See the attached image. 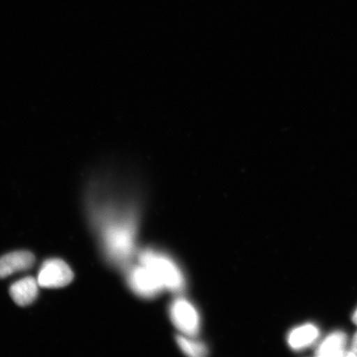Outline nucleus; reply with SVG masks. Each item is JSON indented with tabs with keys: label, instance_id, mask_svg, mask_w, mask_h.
Returning <instances> with one entry per match:
<instances>
[{
	"label": "nucleus",
	"instance_id": "6e6552de",
	"mask_svg": "<svg viewBox=\"0 0 357 357\" xmlns=\"http://www.w3.org/2000/svg\"><path fill=\"white\" fill-rule=\"evenodd\" d=\"M347 337L345 333H334L325 339L317 351L318 356H345Z\"/></svg>",
	"mask_w": 357,
	"mask_h": 357
},
{
	"label": "nucleus",
	"instance_id": "f03ea898",
	"mask_svg": "<svg viewBox=\"0 0 357 357\" xmlns=\"http://www.w3.org/2000/svg\"><path fill=\"white\" fill-rule=\"evenodd\" d=\"M169 316L178 331L186 336L197 335L200 327V317L197 309L185 298H178L169 307Z\"/></svg>",
	"mask_w": 357,
	"mask_h": 357
},
{
	"label": "nucleus",
	"instance_id": "39448f33",
	"mask_svg": "<svg viewBox=\"0 0 357 357\" xmlns=\"http://www.w3.org/2000/svg\"><path fill=\"white\" fill-rule=\"evenodd\" d=\"M128 280L133 291L142 297H155L165 289L153 272L142 264L133 268Z\"/></svg>",
	"mask_w": 357,
	"mask_h": 357
},
{
	"label": "nucleus",
	"instance_id": "9b49d317",
	"mask_svg": "<svg viewBox=\"0 0 357 357\" xmlns=\"http://www.w3.org/2000/svg\"><path fill=\"white\" fill-rule=\"evenodd\" d=\"M345 356L357 357V331L352 339L351 347L350 351H347Z\"/></svg>",
	"mask_w": 357,
	"mask_h": 357
},
{
	"label": "nucleus",
	"instance_id": "7ed1b4c3",
	"mask_svg": "<svg viewBox=\"0 0 357 357\" xmlns=\"http://www.w3.org/2000/svg\"><path fill=\"white\" fill-rule=\"evenodd\" d=\"M134 231L131 220L111 227L106 235V243L114 256L122 260L131 257L134 248Z\"/></svg>",
	"mask_w": 357,
	"mask_h": 357
},
{
	"label": "nucleus",
	"instance_id": "0eeeda50",
	"mask_svg": "<svg viewBox=\"0 0 357 357\" xmlns=\"http://www.w3.org/2000/svg\"><path fill=\"white\" fill-rule=\"evenodd\" d=\"M38 280L33 278L17 281L10 289L13 301L20 306L31 305L38 296Z\"/></svg>",
	"mask_w": 357,
	"mask_h": 357
},
{
	"label": "nucleus",
	"instance_id": "f8f14e48",
	"mask_svg": "<svg viewBox=\"0 0 357 357\" xmlns=\"http://www.w3.org/2000/svg\"><path fill=\"white\" fill-rule=\"evenodd\" d=\"M352 321L357 325V310L355 311L354 316H352Z\"/></svg>",
	"mask_w": 357,
	"mask_h": 357
},
{
	"label": "nucleus",
	"instance_id": "423d86ee",
	"mask_svg": "<svg viewBox=\"0 0 357 357\" xmlns=\"http://www.w3.org/2000/svg\"><path fill=\"white\" fill-rule=\"evenodd\" d=\"M35 257L26 251L13 252L0 257V278H6L15 273L29 269L34 264Z\"/></svg>",
	"mask_w": 357,
	"mask_h": 357
},
{
	"label": "nucleus",
	"instance_id": "9d476101",
	"mask_svg": "<svg viewBox=\"0 0 357 357\" xmlns=\"http://www.w3.org/2000/svg\"><path fill=\"white\" fill-rule=\"evenodd\" d=\"M177 344L187 356L193 357L204 356L207 354V347L204 343L195 340L193 337L182 335L177 337Z\"/></svg>",
	"mask_w": 357,
	"mask_h": 357
},
{
	"label": "nucleus",
	"instance_id": "1a4fd4ad",
	"mask_svg": "<svg viewBox=\"0 0 357 357\" xmlns=\"http://www.w3.org/2000/svg\"><path fill=\"white\" fill-rule=\"evenodd\" d=\"M319 336V329L314 325L307 324L294 329L288 337L289 345L293 349H302L311 344Z\"/></svg>",
	"mask_w": 357,
	"mask_h": 357
},
{
	"label": "nucleus",
	"instance_id": "f257e3e1",
	"mask_svg": "<svg viewBox=\"0 0 357 357\" xmlns=\"http://www.w3.org/2000/svg\"><path fill=\"white\" fill-rule=\"evenodd\" d=\"M139 262L153 272L165 289L172 292H181L184 289V274L171 257L153 250H145L140 253Z\"/></svg>",
	"mask_w": 357,
	"mask_h": 357
},
{
	"label": "nucleus",
	"instance_id": "20e7f679",
	"mask_svg": "<svg viewBox=\"0 0 357 357\" xmlns=\"http://www.w3.org/2000/svg\"><path fill=\"white\" fill-rule=\"evenodd\" d=\"M73 272L68 265L59 259L45 261L39 271L38 282L43 288H61L73 281Z\"/></svg>",
	"mask_w": 357,
	"mask_h": 357
}]
</instances>
